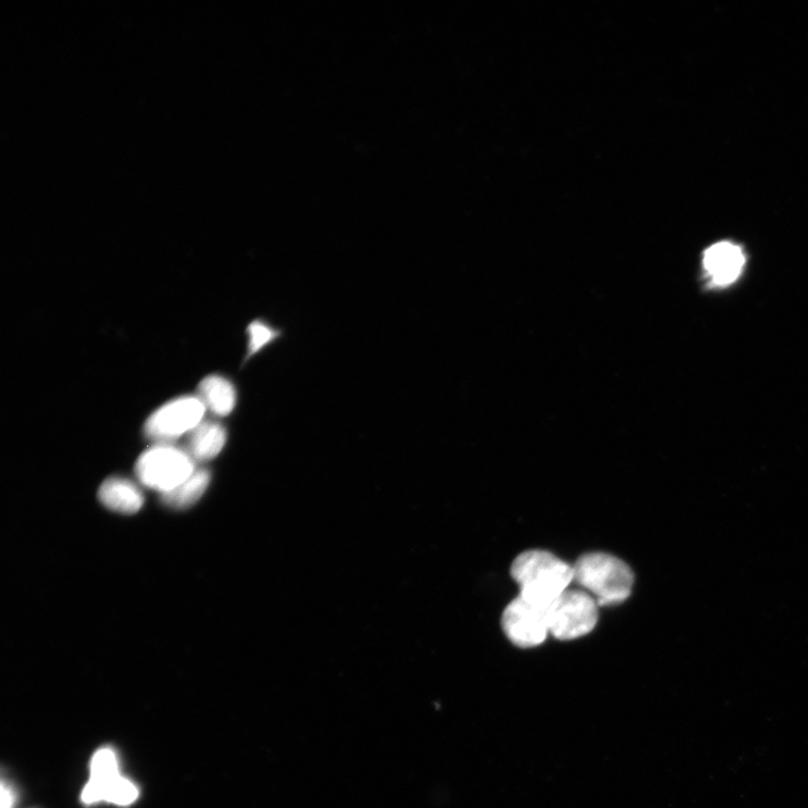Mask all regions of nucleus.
<instances>
[{
    "mask_svg": "<svg viewBox=\"0 0 808 808\" xmlns=\"http://www.w3.org/2000/svg\"><path fill=\"white\" fill-rule=\"evenodd\" d=\"M119 778V766L115 754L110 749L100 750L92 759L91 780L111 782Z\"/></svg>",
    "mask_w": 808,
    "mask_h": 808,
    "instance_id": "13",
    "label": "nucleus"
},
{
    "mask_svg": "<svg viewBox=\"0 0 808 808\" xmlns=\"http://www.w3.org/2000/svg\"><path fill=\"white\" fill-rule=\"evenodd\" d=\"M227 442L225 427L216 421H202L188 437L187 452L196 462H206L217 458Z\"/></svg>",
    "mask_w": 808,
    "mask_h": 808,
    "instance_id": "9",
    "label": "nucleus"
},
{
    "mask_svg": "<svg viewBox=\"0 0 808 808\" xmlns=\"http://www.w3.org/2000/svg\"><path fill=\"white\" fill-rule=\"evenodd\" d=\"M210 473L206 469L195 472L178 487L162 495V504L173 510H185L197 504L210 483Z\"/></svg>",
    "mask_w": 808,
    "mask_h": 808,
    "instance_id": "11",
    "label": "nucleus"
},
{
    "mask_svg": "<svg viewBox=\"0 0 808 808\" xmlns=\"http://www.w3.org/2000/svg\"><path fill=\"white\" fill-rule=\"evenodd\" d=\"M13 797L11 792L3 785L2 787V808H11Z\"/></svg>",
    "mask_w": 808,
    "mask_h": 808,
    "instance_id": "15",
    "label": "nucleus"
},
{
    "mask_svg": "<svg viewBox=\"0 0 808 808\" xmlns=\"http://www.w3.org/2000/svg\"><path fill=\"white\" fill-rule=\"evenodd\" d=\"M204 412L206 407L198 397L174 399L147 420L146 436L158 444H170L197 428L202 423Z\"/></svg>",
    "mask_w": 808,
    "mask_h": 808,
    "instance_id": "5",
    "label": "nucleus"
},
{
    "mask_svg": "<svg viewBox=\"0 0 808 808\" xmlns=\"http://www.w3.org/2000/svg\"><path fill=\"white\" fill-rule=\"evenodd\" d=\"M547 611L517 597L502 616L506 636L521 648L542 645L549 634Z\"/></svg>",
    "mask_w": 808,
    "mask_h": 808,
    "instance_id": "6",
    "label": "nucleus"
},
{
    "mask_svg": "<svg viewBox=\"0 0 808 808\" xmlns=\"http://www.w3.org/2000/svg\"><path fill=\"white\" fill-rule=\"evenodd\" d=\"M511 575L521 599L548 610L574 582V568L548 551L530 550L514 559Z\"/></svg>",
    "mask_w": 808,
    "mask_h": 808,
    "instance_id": "1",
    "label": "nucleus"
},
{
    "mask_svg": "<svg viewBox=\"0 0 808 808\" xmlns=\"http://www.w3.org/2000/svg\"><path fill=\"white\" fill-rule=\"evenodd\" d=\"M195 470V461L187 450L171 444L151 447L140 455L135 468L139 482L161 495L178 487Z\"/></svg>",
    "mask_w": 808,
    "mask_h": 808,
    "instance_id": "3",
    "label": "nucleus"
},
{
    "mask_svg": "<svg viewBox=\"0 0 808 808\" xmlns=\"http://www.w3.org/2000/svg\"><path fill=\"white\" fill-rule=\"evenodd\" d=\"M281 332L264 323L263 321H254L248 327V355H246L245 361H250L253 357L260 353V351L277 339Z\"/></svg>",
    "mask_w": 808,
    "mask_h": 808,
    "instance_id": "12",
    "label": "nucleus"
},
{
    "mask_svg": "<svg viewBox=\"0 0 808 808\" xmlns=\"http://www.w3.org/2000/svg\"><path fill=\"white\" fill-rule=\"evenodd\" d=\"M198 398L206 409L220 417L233 412L237 402V393L234 384L221 375H209L198 386Z\"/></svg>",
    "mask_w": 808,
    "mask_h": 808,
    "instance_id": "10",
    "label": "nucleus"
},
{
    "mask_svg": "<svg viewBox=\"0 0 808 808\" xmlns=\"http://www.w3.org/2000/svg\"><path fill=\"white\" fill-rule=\"evenodd\" d=\"M599 605L584 589H568L547 611L549 634L560 641L586 636L596 625Z\"/></svg>",
    "mask_w": 808,
    "mask_h": 808,
    "instance_id": "4",
    "label": "nucleus"
},
{
    "mask_svg": "<svg viewBox=\"0 0 808 808\" xmlns=\"http://www.w3.org/2000/svg\"><path fill=\"white\" fill-rule=\"evenodd\" d=\"M574 568V581L599 606L618 605L627 599L634 573L621 559L605 552L585 554Z\"/></svg>",
    "mask_w": 808,
    "mask_h": 808,
    "instance_id": "2",
    "label": "nucleus"
},
{
    "mask_svg": "<svg viewBox=\"0 0 808 808\" xmlns=\"http://www.w3.org/2000/svg\"><path fill=\"white\" fill-rule=\"evenodd\" d=\"M136 797V787L128 781L119 776L117 779L109 783L104 800H109L119 805H128L133 803Z\"/></svg>",
    "mask_w": 808,
    "mask_h": 808,
    "instance_id": "14",
    "label": "nucleus"
},
{
    "mask_svg": "<svg viewBox=\"0 0 808 808\" xmlns=\"http://www.w3.org/2000/svg\"><path fill=\"white\" fill-rule=\"evenodd\" d=\"M98 497L104 507L124 514L136 513L145 505L142 490L130 480L119 476L104 481Z\"/></svg>",
    "mask_w": 808,
    "mask_h": 808,
    "instance_id": "8",
    "label": "nucleus"
},
{
    "mask_svg": "<svg viewBox=\"0 0 808 808\" xmlns=\"http://www.w3.org/2000/svg\"><path fill=\"white\" fill-rule=\"evenodd\" d=\"M745 262V254L739 246L729 241L711 246L703 259L712 283L719 287L734 283L742 274Z\"/></svg>",
    "mask_w": 808,
    "mask_h": 808,
    "instance_id": "7",
    "label": "nucleus"
}]
</instances>
